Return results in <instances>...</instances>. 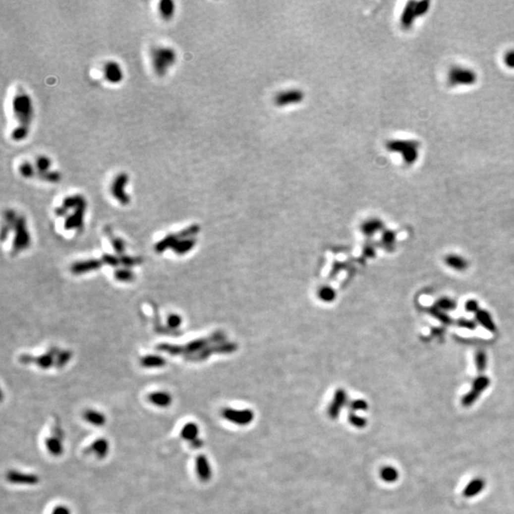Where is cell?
Instances as JSON below:
<instances>
[{
  "label": "cell",
  "instance_id": "1",
  "mask_svg": "<svg viewBox=\"0 0 514 514\" xmlns=\"http://www.w3.org/2000/svg\"><path fill=\"white\" fill-rule=\"evenodd\" d=\"M12 113L16 126L12 129L11 138L14 142H21L29 135L35 116L33 99L23 90L17 91L12 96Z\"/></svg>",
  "mask_w": 514,
  "mask_h": 514
},
{
  "label": "cell",
  "instance_id": "2",
  "mask_svg": "<svg viewBox=\"0 0 514 514\" xmlns=\"http://www.w3.org/2000/svg\"><path fill=\"white\" fill-rule=\"evenodd\" d=\"M177 61V53L175 49L157 45L150 51V62L154 72L159 77H164L175 65Z\"/></svg>",
  "mask_w": 514,
  "mask_h": 514
},
{
  "label": "cell",
  "instance_id": "3",
  "mask_svg": "<svg viewBox=\"0 0 514 514\" xmlns=\"http://www.w3.org/2000/svg\"><path fill=\"white\" fill-rule=\"evenodd\" d=\"M34 166L36 169V176L41 181L48 183H58L61 180V174L57 171L52 170L53 161L47 156L41 155L35 159Z\"/></svg>",
  "mask_w": 514,
  "mask_h": 514
},
{
  "label": "cell",
  "instance_id": "4",
  "mask_svg": "<svg viewBox=\"0 0 514 514\" xmlns=\"http://www.w3.org/2000/svg\"><path fill=\"white\" fill-rule=\"evenodd\" d=\"M14 230V238L12 242V254L15 255L21 251L28 249L31 245V236L28 231L27 221L23 216H18L12 228Z\"/></svg>",
  "mask_w": 514,
  "mask_h": 514
},
{
  "label": "cell",
  "instance_id": "5",
  "mask_svg": "<svg viewBox=\"0 0 514 514\" xmlns=\"http://www.w3.org/2000/svg\"><path fill=\"white\" fill-rule=\"evenodd\" d=\"M130 176L125 171L118 172L112 181L110 191L112 196L121 205L127 206L131 202V196L126 192V187L128 186Z\"/></svg>",
  "mask_w": 514,
  "mask_h": 514
},
{
  "label": "cell",
  "instance_id": "6",
  "mask_svg": "<svg viewBox=\"0 0 514 514\" xmlns=\"http://www.w3.org/2000/svg\"><path fill=\"white\" fill-rule=\"evenodd\" d=\"M222 416L228 422L241 427L250 425L254 418V414L250 409H235L230 407L222 410Z\"/></svg>",
  "mask_w": 514,
  "mask_h": 514
},
{
  "label": "cell",
  "instance_id": "7",
  "mask_svg": "<svg viewBox=\"0 0 514 514\" xmlns=\"http://www.w3.org/2000/svg\"><path fill=\"white\" fill-rule=\"evenodd\" d=\"M104 79L110 84H119L124 79V70L115 60H109L103 66Z\"/></svg>",
  "mask_w": 514,
  "mask_h": 514
},
{
  "label": "cell",
  "instance_id": "8",
  "mask_svg": "<svg viewBox=\"0 0 514 514\" xmlns=\"http://www.w3.org/2000/svg\"><path fill=\"white\" fill-rule=\"evenodd\" d=\"M476 80V74L471 70L455 68L449 73V81L455 85H470Z\"/></svg>",
  "mask_w": 514,
  "mask_h": 514
},
{
  "label": "cell",
  "instance_id": "9",
  "mask_svg": "<svg viewBox=\"0 0 514 514\" xmlns=\"http://www.w3.org/2000/svg\"><path fill=\"white\" fill-rule=\"evenodd\" d=\"M195 473L201 482L207 483L213 477V469L211 463L206 455H198L195 459Z\"/></svg>",
  "mask_w": 514,
  "mask_h": 514
},
{
  "label": "cell",
  "instance_id": "10",
  "mask_svg": "<svg viewBox=\"0 0 514 514\" xmlns=\"http://www.w3.org/2000/svg\"><path fill=\"white\" fill-rule=\"evenodd\" d=\"M86 209H87V203L81 204L80 206H78L77 208H75L72 213V215H68V216L66 217V220H65V223H64V227L69 230V229H73V228H78L80 229L81 228L83 227L84 224V216H85V213H86Z\"/></svg>",
  "mask_w": 514,
  "mask_h": 514
},
{
  "label": "cell",
  "instance_id": "11",
  "mask_svg": "<svg viewBox=\"0 0 514 514\" xmlns=\"http://www.w3.org/2000/svg\"><path fill=\"white\" fill-rule=\"evenodd\" d=\"M103 265L102 260L99 259H90L85 261H78L74 262L71 266V272L73 275H80L86 274L89 272H94L96 270H99Z\"/></svg>",
  "mask_w": 514,
  "mask_h": 514
},
{
  "label": "cell",
  "instance_id": "12",
  "mask_svg": "<svg viewBox=\"0 0 514 514\" xmlns=\"http://www.w3.org/2000/svg\"><path fill=\"white\" fill-rule=\"evenodd\" d=\"M7 480L12 484H16V485L33 486L38 483L39 478L37 475L33 474V473H23L20 471L12 470V471H9V473L7 474Z\"/></svg>",
  "mask_w": 514,
  "mask_h": 514
},
{
  "label": "cell",
  "instance_id": "13",
  "mask_svg": "<svg viewBox=\"0 0 514 514\" xmlns=\"http://www.w3.org/2000/svg\"><path fill=\"white\" fill-rule=\"evenodd\" d=\"M172 396L165 391H157L148 395V401L157 407L166 408L172 404Z\"/></svg>",
  "mask_w": 514,
  "mask_h": 514
},
{
  "label": "cell",
  "instance_id": "14",
  "mask_svg": "<svg viewBox=\"0 0 514 514\" xmlns=\"http://www.w3.org/2000/svg\"><path fill=\"white\" fill-rule=\"evenodd\" d=\"M59 351L60 350L57 347H52L49 349L48 352L43 353L39 356H36L35 363L39 368H41L43 370H48L56 364V358H57V354L59 353Z\"/></svg>",
  "mask_w": 514,
  "mask_h": 514
},
{
  "label": "cell",
  "instance_id": "15",
  "mask_svg": "<svg viewBox=\"0 0 514 514\" xmlns=\"http://www.w3.org/2000/svg\"><path fill=\"white\" fill-rule=\"evenodd\" d=\"M416 147L417 146L414 145L413 142H408V141H404V142L403 141H400V142L395 141L394 143L391 144L392 149H395L396 151H400V152H406L405 159L407 163H412L413 161H415V159L417 157Z\"/></svg>",
  "mask_w": 514,
  "mask_h": 514
},
{
  "label": "cell",
  "instance_id": "16",
  "mask_svg": "<svg viewBox=\"0 0 514 514\" xmlns=\"http://www.w3.org/2000/svg\"><path fill=\"white\" fill-rule=\"evenodd\" d=\"M62 439H63L62 435L57 434V433H54V435L46 438L45 446H46V449L50 455L56 456V457L62 455L64 452Z\"/></svg>",
  "mask_w": 514,
  "mask_h": 514
},
{
  "label": "cell",
  "instance_id": "17",
  "mask_svg": "<svg viewBox=\"0 0 514 514\" xmlns=\"http://www.w3.org/2000/svg\"><path fill=\"white\" fill-rule=\"evenodd\" d=\"M199 433H200V430H199L198 425L193 422H189V423H186L182 427V429L180 431V436L185 441L191 443V445L192 443L196 442L197 440L200 439Z\"/></svg>",
  "mask_w": 514,
  "mask_h": 514
},
{
  "label": "cell",
  "instance_id": "18",
  "mask_svg": "<svg viewBox=\"0 0 514 514\" xmlns=\"http://www.w3.org/2000/svg\"><path fill=\"white\" fill-rule=\"evenodd\" d=\"M158 14L164 21L171 20L176 12L175 3L172 0H162L157 5Z\"/></svg>",
  "mask_w": 514,
  "mask_h": 514
},
{
  "label": "cell",
  "instance_id": "19",
  "mask_svg": "<svg viewBox=\"0 0 514 514\" xmlns=\"http://www.w3.org/2000/svg\"><path fill=\"white\" fill-rule=\"evenodd\" d=\"M83 418L90 425L95 426L97 428L103 427L107 422L106 416L103 412L96 410V409H93V408H89L84 411Z\"/></svg>",
  "mask_w": 514,
  "mask_h": 514
},
{
  "label": "cell",
  "instance_id": "20",
  "mask_svg": "<svg viewBox=\"0 0 514 514\" xmlns=\"http://www.w3.org/2000/svg\"><path fill=\"white\" fill-rule=\"evenodd\" d=\"M90 451L92 454L96 455L98 459H104L108 456L110 453V443L105 438H99L91 445Z\"/></svg>",
  "mask_w": 514,
  "mask_h": 514
},
{
  "label": "cell",
  "instance_id": "21",
  "mask_svg": "<svg viewBox=\"0 0 514 514\" xmlns=\"http://www.w3.org/2000/svg\"><path fill=\"white\" fill-rule=\"evenodd\" d=\"M167 364L166 359L160 355L149 354L140 359V365L146 369H158L163 368Z\"/></svg>",
  "mask_w": 514,
  "mask_h": 514
},
{
  "label": "cell",
  "instance_id": "22",
  "mask_svg": "<svg viewBox=\"0 0 514 514\" xmlns=\"http://www.w3.org/2000/svg\"><path fill=\"white\" fill-rule=\"evenodd\" d=\"M485 485H486V483H485L484 479H473L472 481H470L467 484L466 489L463 491V494H464V496H466L467 498L474 497L478 493L482 492V490H484V488H485Z\"/></svg>",
  "mask_w": 514,
  "mask_h": 514
},
{
  "label": "cell",
  "instance_id": "23",
  "mask_svg": "<svg viewBox=\"0 0 514 514\" xmlns=\"http://www.w3.org/2000/svg\"><path fill=\"white\" fill-rule=\"evenodd\" d=\"M179 240L176 233H171L166 235L163 239L158 241L155 246V251L157 253H163L168 249H172L175 243Z\"/></svg>",
  "mask_w": 514,
  "mask_h": 514
},
{
  "label": "cell",
  "instance_id": "24",
  "mask_svg": "<svg viewBox=\"0 0 514 514\" xmlns=\"http://www.w3.org/2000/svg\"><path fill=\"white\" fill-rule=\"evenodd\" d=\"M445 262L450 268L454 269L455 271H458V272L465 271L468 266V263L465 258H463L460 255H456V254L448 255L445 259Z\"/></svg>",
  "mask_w": 514,
  "mask_h": 514
},
{
  "label": "cell",
  "instance_id": "25",
  "mask_svg": "<svg viewBox=\"0 0 514 514\" xmlns=\"http://www.w3.org/2000/svg\"><path fill=\"white\" fill-rule=\"evenodd\" d=\"M302 93L300 91H287L286 93H281L277 96L276 101L279 105H286L294 102H299L302 99Z\"/></svg>",
  "mask_w": 514,
  "mask_h": 514
},
{
  "label": "cell",
  "instance_id": "26",
  "mask_svg": "<svg viewBox=\"0 0 514 514\" xmlns=\"http://www.w3.org/2000/svg\"><path fill=\"white\" fill-rule=\"evenodd\" d=\"M475 317H476V320L478 321V323L481 326H483L486 330H488L490 332L496 331V325L493 322L492 317L490 316L489 311L479 310L475 314Z\"/></svg>",
  "mask_w": 514,
  "mask_h": 514
},
{
  "label": "cell",
  "instance_id": "27",
  "mask_svg": "<svg viewBox=\"0 0 514 514\" xmlns=\"http://www.w3.org/2000/svg\"><path fill=\"white\" fill-rule=\"evenodd\" d=\"M346 402V395L343 393H340L338 395H336V398L335 399V401L332 403V405L329 407V410H328V413H329V416L332 419H336L338 417L339 413H340V410L342 408V406H344Z\"/></svg>",
  "mask_w": 514,
  "mask_h": 514
},
{
  "label": "cell",
  "instance_id": "28",
  "mask_svg": "<svg viewBox=\"0 0 514 514\" xmlns=\"http://www.w3.org/2000/svg\"><path fill=\"white\" fill-rule=\"evenodd\" d=\"M195 244V240L192 238H187V239H179L175 245L172 247V251L174 253L178 255H183L187 253L188 251H191Z\"/></svg>",
  "mask_w": 514,
  "mask_h": 514
},
{
  "label": "cell",
  "instance_id": "29",
  "mask_svg": "<svg viewBox=\"0 0 514 514\" xmlns=\"http://www.w3.org/2000/svg\"><path fill=\"white\" fill-rule=\"evenodd\" d=\"M105 231H106V233H107V235H108L109 238H110L111 244H112L114 250L115 251V252H116L119 256L124 255V253H125V249H126L125 242H124L123 240L121 239V238H119V237H116L115 235H114L113 232L111 231L110 228H105Z\"/></svg>",
  "mask_w": 514,
  "mask_h": 514
},
{
  "label": "cell",
  "instance_id": "30",
  "mask_svg": "<svg viewBox=\"0 0 514 514\" xmlns=\"http://www.w3.org/2000/svg\"><path fill=\"white\" fill-rule=\"evenodd\" d=\"M156 348V350H158V351L165 352V353H168L170 355H173V356L185 353L184 347L179 346V345L169 344V343H161V344L157 345Z\"/></svg>",
  "mask_w": 514,
  "mask_h": 514
},
{
  "label": "cell",
  "instance_id": "31",
  "mask_svg": "<svg viewBox=\"0 0 514 514\" xmlns=\"http://www.w3.org/2000/svg\"><path fill=\"white\" fill-rule=\"evenodd\" d=\"M18 172L19 174L27 178V179H30V178H35L36 176V169L34 166V163L30 162V161H23L19 164L18 166Z\"/></svg>",
  "mask_w": 514,
  "mask_h": 514
},
{
  "label": "cell",
  "instance_id": "32",
  "mask_svg": "<svg viewBox=\"0 0 514 514\" xmlns=\"http://www.w3.org/2000/svg\"><path fill=\"white\" fill-rule=\"evenodd\" d=\"M399 476L398 470L394 466H384L380 470V477L386 483H394Z\"/></svg>",
  "mask_w": 514,
  "mask_h": 514
},
{
  "label": "cell",
  "instance_id": "33",
  "mask_svg": "<svg viewBox=\"0 0 514 514\" xmlns=\"http://www.w3.org/2000/svg\"><path fill=\"white\" fill-rule=\"evenodd\" d=\"M114 277L119 282L129 283V282H132V280L134 279V274L131 269L121 268V269H117L114 273Z\"/></svg>",
  "mask_w": 514,
  "mask_h": 514
},
{
  "label": "cell",
  "instance_id": "34",
  "mask_svg": "<svg viewBox=\"0 0 514 514\" xmlns=\"http://www.w3.org/2000/svg\"><path fill=\"white\" fill-rule=\"evenodd\" d=\"M490 380L489 377H487L485 375H481L473 381L471 390L478 393L479 395H481L490 386Z\"/></svg>",
  "mask_w": 514,
  "mask_h": 514
},
{
  "label": "cell",
  "instance_id": "35",
  "mask_svg": "<svg viewBox=\"0 0 514 514\" xmlns=\"http://www.w3.org/2000/svg\"><path fill=\"white\" fill-rule=\"evenodd\" d=\"M72 352L71 350H60L59 353L57 354L56 358V364L55 366L57 369H63L72 358Z\"/></svg>",
  "mask_w": 514,
  "mask_h": 514
},
{
  "label": "cell",
  "instance_id": "36",
  "mask_svg": "<svg viewBox=\"0 0 514 514\" xmlns=\"http://www.w3.org/2000/svg\"><path fill=\"white\" fill-rule=\"evenodd\" d=\"M120 264L127 269H130L134 266H137L142 263L143 260L141 257H134V256H129V255H122L119 256Z\"/></svg>",
  "mask_w": 514,
  "mask_h": 514
},
{
  "label": "cell",
  "instance_id": "37",
  "mask_svg": "<svg viewBox=\"0 0 514 514\" xmlns=\"http://www.w3.org/2000/svg\"><path fill=\"white\" fill-rule=\"evenodd\" d=\"M436 307L443 311H453L456 308V303L453 299L442 297L436 302Z\"/></svg>",
  "mask_w": 514,
  "mask_h": 514
},
{
  "label": "cell",
  "instance_id": "38",
  "mask_svg": "<svg viewBox=\"0 0 514 514\" xmlns=\"http://www.w3.org/2000/svg\"><path fill=\"white\" fill-rule=\"evenodd\" d=\"M487 363H488V358H487L486 352L483 350H479L475 355V365H476L477 371L480 372L485 371L487 368Z\"/></svg>",
  "mask_w": 514,
  "mask_h": 514
},
{
  "label": "cell",
  "instance_id": "39",
  "mask_svg": "<svg viewBox=\"0 0 514 514\" xmlns=\"http://www.w3.org/2000/svg\"><path fill=\"white\" fill-rule=\"evenodd\" d=\"M198 231H199V227L196 226V225H192V226H190V227L181 229L176 234H177V237L179 239H187V238H190V237H192L193 235H195Z\"/></svg>",
  "mask_w": 514,
  "mask_h": 514
},
{
  "label": "cell",
  "instance_id": "40",
  "mask_svg": "<svg viewBox=\"0 0 514 514\" xmlns=\"http://www.w3.org/2000/svg\"><path fill=\"white\" fill-rule=\"evenodd\" d=\"M430 311H431V314H432L435 318L439 319V321H441L443 323H452V319H451V317H450V316H449L445 311H441L440 309H438L436 306L432 307L431 310H430Z\"/></svg>",
  "mask_w": 514,
  "mask_h": 514
},
{
  "label": "cell",
  "instance_id": "41",
  "mask_svg": "<svg viewBox=\"0 0 514 514\" xmlns=\"http://www.w3.org/2000/svg\"><path fill=\"white\" fill-rule=\"evenodd\" d=\"M480 395H479L478 393L470 390L466 395L463 396V398H462V405L464 406H466V407L472 406L475 403V401L478 399Z\"/></svg>",
  "mask_w": 514,
  "mask_h": 514
},
{
  "label": "cell",
  "instance_id": "42",
  "mask_svg": "<svg viewBox=\"0 0 514 514\" xmlns=\"http://www.w3.org/2000/svg\"><path fill=\"white\" fill-rule=\"evenodd\" d=\"M182 324V318L180 317V315L178 314H175V313H172L171 315H169L167 319V325L169 330H171V331H175L179 328Z\"/></svg>",
  "mask_w": 514,
  "mask_h": 514
},
{
  "label": "cell",
  "instance_id": "43",
  "mask_svg": "<svg viewBox=\"0 0 514 514\" xmlns=\"http://www.w3.org/2000/svg\"><path fill=\"white\" fill-rule=\"evenodd\" d=\"M348 422L355 428H358V429H363L367 426V419L363 418V417H360L358 415H356L355 413H351L349 416H348Z\"/></svg>",
  "mask_w": 514,
  "mask_h": 514
},
{
  "label": "cell",
  "instance_id": "44",
  "mask_svg": "<svg viewBox=\"0 0 514 514\" xmlns=\"http://www.w3.org/2000/svg\"><path fill=\"white\" fill-rule=\"evenodd\" d=\"M103 263L107 264L112 267H118L120 265V259L118 256L110 254V253H104L101 258Z\"/></svg>",
  "mask_w": 514,
  "mask_h": 514
},
{
  "label": "cell",
  "instance_id": "45",
  "mask_svg": "<svg viewBox=\"0 0 514 514\" xmlns=\"http://www.w3.org/2000/svg\"><path fill=\"white\" fill-rule=\"evenodd\" d=\"M504 63L507 67L514 69V50H510L504 56Z\"/></svg>",
  "mask_w": 514,
  "mask_h": 514
},
{
  "label": "cell",
  "instance_id": "46",
  "mask_svg": "<svg viewBox=\"0 0 514 514\" xmlns=\"http://www.w3.org/2000/svg\"><path fill=\"white\" fill-rule=\"evenodd\" d=\"M51 514H72V512L67 506L58 505L53 509Z\"/></svg>",
  "mask_w": 514,
  "mask_h": 514
},
{
  "label": "cell",
  "instance_id": "47",
  "mask_svg": "<svg viewBox=\"0 0 514 514\" xmlns=\"http://www.w3.org/2000/svg\"><path fill=\"white\" fill-rule=\"evenodd\" d=\"M368 408V405L364 401H355L351 404V410L352 411H358V410H366Z\"/></svg>",
  "mask_w": 514,
  "mask_h": 514
},
{
  "label": "cell",
  "instance_id": "48",
  "mask_svg": "<svg viewBox=\"0 0 514 514\" xmlns=\"http://www.w3.org/2000/svg\"><path fill=\"white\" fill-rule=\"evenodd\" d=\"M459 326L462 328L468 329V330H474L476 327V323L473 320H469V319H460Z\"/></svg>",
  "mask_w": 514,
  "mask_h": 514
},
{
  "label": "cell",
  "instance_id": "49",
  "mask_svg": "<svg viewBox=\"0 0 514 514\" xmlns=\"http://www.w3.org/2000/svg\"><path fill=\"white\" fill-rule=\"evenodd\" d=\"M466 310L476 313L479 311L478 303L475 300H468L466 303Z\"/></svg>",
  "mask_w": 514,
  "mask_h": 514
},
{
  "label": "cell",
  "instance_id": "50",
  "mask_svg": "<svg viewBox=\"0 0 514 514\" xmlns=\"http://www.w3.org/2000/svg\"><path fill=\"white\" fill-rule=\"evenodd\" d=\"M36 357L30 354H22L19 356V362L24 365H29L31 363H35Z\"/></svg>",
  "mask_w": 514,
  "mask_h": 514
},
{
  "label": "cell",
  "instance_id": "51",
  "mask_svg": "<svg viewBox=\"0 0 514 514\" xmlns=\"http://www.w3.org/2000/svg\"><path fill=\"white\" fill-rule=\"evenodd\" d=\"M11 229H12V228L9 227L8 225H6V224L3 225L2 230H1V239H2L3 242H4V241L6 240V238L8 237V234L10 233Z\"/></svg>",
  "mask_w": 514,
  "mask_h": 514
}]
</instances>
